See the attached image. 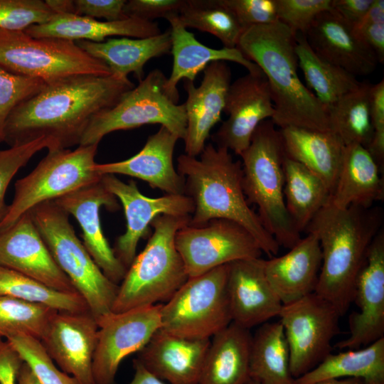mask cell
Masks as SVG:
<instances>
[{
	"mask_svg": "<svg viewBox=\"0 0 384 384\" xmlns=\"http://www.w3.org/2000/svg\"><path fill=\"white\" fill-rule=\"evenodd\" d=\"M134 87L129 78L112 74L78 76L46 85L12 110L4 142L12 146L45 137L50 143L48 150L79 146L92 117L113 107Z\"/></svg>",
	"mask_w": 384,
	"mask_h": 384,
	"instance_id": "1",
	"label": "cell"
},
{
	"mask_svg": "<svg viewBox=\"0 0 384 384\" xmlns=\"http://www.w3.org/2000/svg\"><path fill=\"white\" fill-rule=\"evenodd\" d=\"M383 221L380 208L351 206L339 209L329 203L305 230L317 237L321 250L315 293L330 302L341 316L353 303L357 276Z\"/></svg>",
	"mask_w": 384,
	"mask_h": 384,
	"instance_id": "2",
	"label": "cell"
},
{
	"mask_svg": "<svg viewBox=\"0 0 384 384\" xmlns=\"http://www.w3.org/2000/svg\"><path fill=\"white\" fill-rule=\"evenodd\" d=\"M176 170L184 181V194L194 205L190 225H202L213 219L233 221L253 236L262 252L270 257L277 255L280 246L245 196L241 161L234 160L229 150L208 143L198 158L178 156Z\"/></svg>",
	"mask_w": 384,
	"mask_h": 384,
	"instance_id": "3",
	"label": "cell"
},
{
	"mask_svg": "<svg viewBox=\"0 0 384 384\" xmlns=\"http://www.w3.org/2000/svg\"><path fill=\"white\" fill-rule=\"evenodd\" d=\"M296 37L277 21L245 29L237 48L267 78L274 107L271 120L276 127L331 131L324 107L299 76Z\"/></svg>",
	"mask_w": 384,
	"mask_h": 384,
	"instance_id": "4",
	"label": "cell"
},
{
	"mask_svg": "<svg viewBox=\"0 0 384 384\" xmlns=\"http://www.w3.org/2000/svg\"><path fill=\"white\" fill-rule=\"evenodd\" d=\"M284 152L279 129L272 120L262 122L248 147L240 155L242 188L249 204L279 246L290 249L302 238L286 208Z\"/></svg>",
	"mask_w": 384,
	"mask_h": 384,
	"instance_id": "5",
	"label": "cell"
},
{
	"mask_svg": "<svg viewBox=\"0 0 384 384\" xmlns=\"http://www.w3.org/2000/svg\"><path fill=\"white\" fill-rule=\"evenodd\" d=\"M190 218L161 215L152 220L153 233L119 284L112 312L167 302L187 281L188 276L176 247L175 235L189 223Z\"/></svg>",
	"mask_w": 384,
	"mask_h": 384,
	"instance_id": "6",
	"label": "cell"
},
{
	"mask_svg": "<svg viewBox=\"0 0 384 384\" xmlns=\"http://www.w3.org/2000/svg\"><path fill=\"white\" fill-rule=\"evenodd\" d=\"M53 258L86 302L95 319L112 312L119 284L95 262L69 221V214L53 201L30 210Z\"/></svg>",
	"mask_w": 384,
	"mask_h": 384,
	"instance_id": "7",
	"label": "cell"
},
{
	"mask_svg": "<svg viewBox=\"0 0 384 384\" xmlns=\"http://www.w3.org/2000/svg\"><path fill=\"white\" fill-rule=\"evenodd\" d=\"M0 68L46 85L82 75L108 76L109 68L75 41L36 38L24 31L0 28Z\"/></svg>",
	"mask_w": 384,
	"mask_h": 384,
	"instance_id": "8",
	"label": "cell"
},
{
	"mask_svg": "<svg viewBox=\"0 0 384 384\" xmlns=\"http://www.w3.org/2000/svg\"><path fill=\"white\" fill-rule=\"evenodd\" d=\"M97 147L91 144L79 145L74 150H48L30 174L15 183L14 198L0 223V231L38 205L100 181L102 176L95 170Z\"/></svg>",
	"mask_w": 384,
	"mask_h": 384,
	"instance_id": "9",
	"label": "cell"
},
{
	"mask_svg": "<svg viewBox=\"0 0 384 384\" xmlns=\"http://www.w3.org/2000/svg\"><path fill=\"white\" fill-rule=\"evenodd\" d=\"M167 78L159 69L151 70L137 86L126 92L112 107L92 117L80 145L99 144L107 134L145 124H159L179 139L186 133L184 103L178 105L166 94Z\"/></svg>",
	"mask_w": 384,
	"mask_h": 384,
	"instance_id": "10",
	"label": "cell"
},
{
	"mask_svg": "<svg viewBox=\"0 0 384 384\" xmlns=\"http://www.w3.org/2000/svg\"><path fill=\"white\" fill-rule=\"evenodd\" d=\"M228 264L188 277L161 305V329L188 338H210L232 323Z\"/></svg>",
	"mask_w": 384,
	"mask_h": 384,
	"instance_id": "11",
	"label": "cell"
},
{
	"mask_svg": "<svg viewBox=\"0 0 384 384\" xmlns=\"http://www.w3.org/2000/svg\"><path fill=\"white\" fill-rule=\"evenodd\" d=\"M289 350L290 371L296 379L331 353L341 316L327 300L314 292L283 304L278 316Z\"/></svg>",
	"mask_w": 384,
	"mask_h": 384,
	"instance_id": "12",
	"label": "cell"
},
{
	"mask_svg": "<svg viewBox=\"0 0 384 384\" xmlns=\"http://www.w3.org/2000/svg\"><path fill=\"white\" fill-rule=\"evenodd\" d=\"M175 245L188 277L237 260L260 258L263 253L245 228L226 219L185 225L176 233Z\"/></svg>",
	"mask_w": 384,
	"mask_h": 384,
	"instance_id": "13",
	"label": "cell"
},
{
	"mask_svg": "<svg viewBox=\"0 0 384 384\" xmlns=\"http://www.w3.org/2000/svg\"><path fill=\"white\" fill-rule=\"evenodd\" d=\"M161 304L110 312L97 319L92 362L96 384H114L120 363L141 351L161 326Z\"/></svg>",
	"mask_w": 384,
	"mask_h": 384,
	"instance_id": "14",
	"label": "cell"
},
{
	"mask_svg": "<svg viewBox=\"0 0 384 384\" xmlns=\"http://www.w3.org/2000/svg\"><path fill=\"white\" fill-rule=\"evenodd\" d=\"M101 181L123 206L126 230L117 238L112 249L127 269L137 255L139 241L147 235L155 218L161 215L191 216L194 210L192 200L185 194H165L151 198L139 191L134 181L125 183L115 175H104Z\"/></svg>",
	"mask_w": 384,
	"mask_h": 384,
	"instance_id": "15",
	"label": "cell"
},
{
	"mask_svg": "<svg viewBox=\"0 0 384 384\" xmlns=\"http://www.w3.org/2000/svg\"><path fill=\"white\" fill-rule=\"evenodd\" d=\"M228 118L211 136L217 146L240 156L250 145L259 124L270 119L274 107L268 82L263 73L241 76L230 84L224 110Z\"/></svg>",
	"mask_w": 384,
	"mask_h": 384,
	"instance_id": "16",
	"label": "cell"
},
{
	"mask_svg": "<svg viewBox=\"0 0 384 384\" xmlns=\"http://www.w3.org/2000/svg\"><path fill=\"white\" fill-rule=\"evenodd\" d=\"M353 302L358 310L348 317L349 336L336 344L356 349L384 337V232L371 242L357 276Z\"/></svg>",
	"mask_w": 384,
	"mask_h": 384,
	"instance_id": "17",
	"label": "cell"
},
{
	"mask_svg": "<svg viewBox=\"0 0 384 384\" xmlns=\"http://www.w3.org/2000/svg\"><path fill=\"white\" fill-rule=\"evenodd\" d=\"M98 326L90 311H56L41 340L52 360L80 384H96L92 362Z\"/></svg>",
	"mask_w": 384,
	"mask_h": 384,
	"instance_id": "18",
	"label": "cell"
},
{
	"mask_svg": "<svg viewBox=\"0 0 384 384\" xmlns=\"http://www.w3.org/2000/svg\"><path fill=\"white\" fill-rule=\"evenodd\" d=\"M0 266L57 291L78 293L53 258L30 211L0 231Z\"/></svg>",
	"mask_w": 384,
	"mask_h": 384,
	"instance_id": "19",
	"label": "cell"
},
{
	"mask_svg": "<svg viewBox=\"0 0 384 384\" xmlns=\"http://www.w3.org/2000/svg\"><path fill=\"white\" fill-rule=\"evenodd\" d=\"M53 201L78 220L82 230V243L104 274L112 282L121 283L127 269L110 246L103 233L100 216L102 206L112 211L119 208L117 198L100 180Z\"/></svg>",
	"mask_w": 384,
	"mask_h": 384,
	"instance_id": "20",
	"label": "cell"
},
{
	"mask_svg": "<svg viewBox=\"0 0 384 384\" xmlns=\"http://www.w3.org/2000/svg\"><path fill=\"white\" fill-rule=\"evenodd\" d=\"M231 70L225 61L210 63L203 70L199 86L185 80L187 93L185 154L198 156L206 146L212 128L220 121L231 84Z\"/></svg>",
	"mask_w": 384,
	"mask_h": 384,
	"instance_id": "21",
	"label": "cell"
},
{
	"mask_svg": "<svg viewBox=\"0 0 384 384\" xmlns=\"http://www.w3.org/2000/svg\"><path fill=\"white\" fill-rule=\"evenodd\" d=\"M262 261L260 257L228 264L232 322L247 329L278 316L283 305L265 276Z\"/></svg>",
	"mask_w": 384,
	"mask_h": 384,
	"instance_id": "22",
	"label": "cell"
},
{
	"mask_svg": "<svg viewBox=\"0 0 384 384\" xmlns=\"http://www.w3.org/2000/svg\"><path fill=\"white\" fill-rule=\"evenodd\" d=\"M210 338H188L159 329L138 353L145 369L170 384H198Z\"/></svg>",
	"mask_w": 384,
	"mask_h": 384,
	"instance_id": "23",
	"label": "cell"
},
{
	"mask_svg": "<svg viewBox=\"0 0 384 384\" xmlns=\"http://www.w3.org/2000/svg\"><path fill=\"white\" fill-rule=\"evenodd\" d=\"M178 139L166 127L161 126L147 138L137 154L120 161L96 163L95 170L100 176L122 174L139 178L166 194H184L183 178L173 161Z\"/></svg>",
	"mask_w": 384,
	"mask_h": 384,
	"instance_id": "24",
	"label": "cell"
},
{
	"mask_svg": "<svg viewBox=\"0 0 384 384\" xmlns=\"http://www.w3.org/2000/svg\"><path fill=\"white\" fill-rule=\"evenodd\" d=\"M304 36L319 57L354 76L369 75L377 67L374 53L331 9L320 14Z\"/></svg>",
	"mask_w": 384,
	"mask_h": 384,
	"instance_id": "25",
	"label": "cell"
},
{
	"mask_svg": "<svg viewBox=\"0 0 384 384\" xmlns=\"http://www.w3.org/2000/svg\"><path fill=\"white\" fill-rule=\"evenodd\" d=\"M322 255L317 237L307 233L283 255L263 260V269L282 304L316 291Z\"/></svg>",
	"mask_w": 384,
	"mask_h": 384,
	"instance_id": "26",
	"label": "cell"
},
{
	"mask_svg": "<svg viewBox=\"0 0 384 384\" xmlns=\"http://www.w3.org/2000/svg\"><path fill=\"white\" fill-rule=\"evenodd\" d=\"M166 20L170 23L171 37V53L173 66L167 78L164 89L169 97L178 104L179 94L177 85L181 80L193 82L197 75L212 62L231 61L245 68L248 73H262L260 68L248 60L238 48H213L201 43L179 20L178 14H173Z\"/></svg>",
	"mask_w": 384,
	"mask_h": 384,
	"instance_id": "27",
	"label": "cell"
},
{
	"mask_svg": "<svg viewBox=\"0 0 384 384\" xmlns=\"http://www.w3.org/2000/svg\"><path fill=\"white\" fill-rule=\"evenodd\" d=\"M24 31L36 38L97 43L105 41L108 37L143 38L162 32L157 23L137 18L107 21L73 14H55L46 23L33 25Z\"/></svg>",
	"mask_w": 384,
	"mask_h": 384,
	"instance_id": "28",
	"label": "cell"
},
{
	"mask_svg": "<svg viewBox=\"0 0 384 384\" xmlns=\"http://www.w3.org/2000/svg\"><path fill=\"white\" fill-rule=\"evenodd\" d=\"M383 171L367 149L358 144L345 146L329 203L336 208H369L384 198Z\"/></svg>",
	"mask_w": 384,
	"mask_h": 384,
	"instance_id": "29",
	"label": "cell"
},
{
	"mask_svg": "<svg viewBox=\"0 0 384 384\" xmlns=\"http://www.w3.org/2000/svg\"><path fill=\"white\" fill-rule=\"evenodd\" d=\"M279 131L285 156L319 177L331 194L345 148L341 139L331 131L292 126Z\"/></svg>",
	"mask_w": 384,
	"mask_h": 384,
	"instance_id": "30",
	"label": "cell"
},
{
	"mask_svg": "<svg viewBox=\"0 0 384 384\" xmlns=\"http://www.w3.org/2000/svg\"><path fill=\"white\" fill-rule=\"evenodd\" d=\"M91 56L103 62L112 75L128 78L132 73L139 80L144 78V67L151 58L171 53L170 29L143 38H110L103 42L75 41Z\"/></svg>",
	"mask_w": 384,
	"mask_h": 384,
	"instance_id": "31",
	"label": "cell"
},
{
	"mask_svg": "<svg viewBox=\"0 0 384 384\" xmlns=\"http://www.w3.org/2000/svg\"><path fill=\"white\" fill-rule=\"evenodd\" d=\"M250 329L233 322L213 336L198 384H246L252 342Z\"/></svg>",
	"mask_w": 384,
	"mask_h": 384,
	"instance_id": "32",
	"label": "cell"
},
{
	"mask_svg": "<svg viewBox=\"0 0 384 384\" xmlns=\"http://www.w3.org/2000/svg\"><path fill=\"white\" fill-rule=\"evenodd\" d=\"M343 377L362 380L363 384H384V337L360 349L329 353L294 384H312Z\"/></svg>",
	"mask_w": 384,
	"mask_h": 384,
	"instance_id": "33",
	"label": "cell"
},
{
	"mask_svg": "<svg viewBox=\"0 0 384 384\" xmlns=\"http://www.w3.org/2000/svg\"><path fill=\"white\" fill-rule=\"evenodd\" d=\"M249 377L257 384H294L289 350L281 322H265L252 342Z\"/></svg>",
	"mask_w": 384,
	"mask_h": 384,
	"instance_id": "34",
	"label": "cell"
},
{
	"mask_svg": "<svg viewBox=\"0 0 384 384\" xmlns=\"http://www.w3.org/2000/svg\"><path fill=\"white\" fill-rule=\"evenodd\" d=\"M283 169L286 208L296 228L302 233L315 215L329 203L331 192L319 177L286 156Z\"/></svg>",
	"mask_w": 384,
	"mask_h": 384,
	"instance_id": "35",
	"label": "cell"
},
{
	"mask_svg": "<svg viewBox=\"0 0 384 384\" xmlns=\"http://www.w3.org/2000/svg\"><path fill=\"white\" fill-rule=\"evenodd\" d=\"M295 51L306 86L325 110L359 85L356 76L319 57L304 35H297Z\"/></svg>",
	"mask_w": 384,
	"mask_h": 384,
	"instance_id": "36",
	"label": "cell"
},
{
	"mask_svg": "<svg viewBox=\"0 0 384 384\" xmlns=\"http://www.w3.org/2000/svg\"><path fill=\"white\" fill-rule=\"evenodd\" d=\"M371 84L360 82L353 90L326 108L329 128L345 146L358 144L367 148L373 139L370 92Z\"/></svg>",
	"mask_w": 384,
	"mask_h": 384,
	"instance_id": "37",
	"label": "cell"
},
{
	"mask_svg": "<svg viewBox=\"0 0 384 384\" xmlns=\"http://www.w3.org/2000/svg\"><path fill=\"white\" fill-rule=\"evenodd\" d=\"M184 27L210 33L223 47L237 48L243 29L223 0H185L178 13Z\"/></svg>",
	"mask_w": 384,
	"mask_h": 384,
	"instance_id": "38",
	"label": "cell"
},
{
	"mask_svg": "<svg viewBox=\"0 0 384 384\" xmlns=\"http://www.w3.org/2000/svg\"><path fill=\"white\" fill-rule=\"evenodd\" d=\"M0 296L43 304L58 311H90L80 294L57 291L3 266H0Z\"/></svg>",
	"mask_w": 384,
	"mask_h": 384,
	"instance_id": "39",
	"label": "cell"
},
{
	"mask_svg": "<svg viewBox=\"0 0 384 384\" xmlns=\"http://www.w3.org/2000/svg\"><path fill=\"white\" fill-rule=\"evenodd\" d=\"M56 311L43 304L0 296V338L23 334L41 341Z\"/></svg>",
	"mask_w": 384,
	"mask_h": 384,
	"instance_id": "40",
	"label": "cell"
},
{
	"mask_svg": "<svg viewBox=\"0 0 384 384\" xmlns=\"http://www.w3.org/2000/svg\"><path fill=\"white\" fill-rule=\"evenodd\" d=\"M6 340L16 350L41 384H80L74 377L58 368L40 340L23 334Z\"/></svg>",
	"mask_w": 384,
	"mask_h": 384,
	"instance_id": "41",
	"label": "cell"
},
{
	"mask_svg": "<svg viewBox=\"0 0 384 384\" xmlns=\"http://www.w3.org/2000/svg\"><path fill=\"white\" fill-rule=\"evenodd\" d=\"M46 85L42 80L14 75L0 68V143L4 142L6 122L12 110Z\"/></svg>",
	"mask_w": 384,
	"mask_h": 384,
	"instance_id": "42",
	"label": "cell"
},
{
	"mask_svg": "<svg viewBox=\"0 0 384 384\" xmlns=\"http://www.w3.org/2000/svg\"><path fill=\"white\" fill-rule=\"evenodd\" d=\"M55 14L46 1L0 0V28L25 31L48 21Z\"/></svg>",
	"mask_w": 384,
	"mask_h": 384,
	"instance_id": "43",
	"label": "cell"
},
{
	"mask_svg": "<svg viewBox=\"0 0 384 384\" xmlns=\"http://www.w3.org/2000/svg\"><path fill=\"white\" fill-rule=\"evenodd\" d=\"M50 146L48 139L40 137L6 149H0V223L7 210L5 195L12 178L36 153L43 149H48Z\"/></svg>",
	"mask_w": 384,
	"mask_h": 384,
	"instance_id": "44",
	"label": "cell"
},
{
	"mask_svg": "<svg viewBox=\"0 0 384 384\" xmlns=\"http://www.w3.org/2000/svg\"><path fill=\"white\" fill-rule=\"evenodd\" d=\"M331 0H275L278 21L295 35H305L316 18L331 10Z\"/></svg>",
	"mask_w": 384,
	"mask_h": 384,
	"instance_id": "45",
	"label": "cell"
},
{
	"mask_svg": "<svg viewBox=\"0 0 384 384\" xmlns=\"http://www.w3.org/2000/svg\"><path fill=\"white\" fill-rule=\"evenodd\" d=\"M243 31L249 27L278 21L275 0H223Z\"/></svg>",
	"mask_w": 384,
	"mask_h": 384,
	"instance_id": "46",
	"label": "cell"
},
{
	"mask_svg": "<svg viewBox=\"0 0 384 384\" xmlns=\"http://www.w3.org/2000/svg\"><path fill=\"white\" fill-rule=\"evenodd\" d=\"M373 139L368 150L383 170L384 164V80L371 85L370 92Z\"/></svg>",
	"mask_w": 384,
	"mask_h": 384,
	"instance_id": "47",
	"label": "cell"
},
{
	"mask_svg": "<svg viewBox=\"0 0 384 384\" xmlns=\"http://www.w3.org/2000/svg\"><path fill=\"white\" fill-rule=\"evenodd\" d=\"M185 0H129L126 1L124 13L127 17H134L147 21L157 18H167L178 14Z\"/></svg>",
	"mask_w": 384,
	"mask_h": 384,
	"instance_id": "48",
	"label": "cell"
},
{
	"mask_svg": "<svg viewBox=\"0 0 384 384\" xmlns=\"http://www.w3.org/2000/svg\"><path fill=\"white\" fill-rule=\"evenodd\" d=\"M126 0H75L74 14L107 21L127 18L124 13Z\"/></svg>",
	"mask_w": 384,
	"mask_h": 384,
	"instance_id": "49",
	"label": "cell"
},
{
	"mask_svg": "<svg viewBox=\"0 0 384 384\" xmlns=\"http://www.w3.org/2000/svg\"><path fill=\"white\" fill-rule=\"evenodd\" d=\"M23 360L6 340L0 338V384H16Z\"/></svg>",
	"mask_w": 384,
	"mask_h": 384,
	"instance_id": "50",
	"label": "cell"
},
{
	"mask_svg": "<svg viewBox=\"0 0 384 384\" xmlns=\"http://www.w3.org/2000/svg\"><path fill=\"white\" fill-rule=\"evenodd\" d=\"M352 29L355 36L375 55L378 63L384 62V23H376Z\"/></svg>",
	"mask_w": 384,
	"mask_h": 384,
	"instance_id": "51",
	"label": "cell"
},
{
	"mask_svg": "<svg viewBox=\"0 0 384 384\" xmlns=\"http://www.w3.org/2000/svg\"><path fill=\"white\" fill-rule=\"evenodd\" d=\"M373 0H331V9L353 26L366 14Z\"/></svg>",
	"mask_w": 384,
	"mask_h": 384,
	"instance_id": "52",
	"label": "cell"
},
{
	"mask_svg": "<svg viewBox=\"0 0 384 384\" xmlns=\"http://www.w3.org/2000/svg\"><path fill=\"white\" fill-rule=\"evenodd\" d=\"M376 23H384V1L373 0L363 16L351 28L357 29Z\"/></svg>",
	"mask_w": 384,
	"mask_h": 384,
	"instance_id": "53",
	"label": "cell"
},
{
	"mask_svg": "<svg viewBox=\"0 0 384 384\" xmlns=\"http://www.w3.org/2000/svg\"><path fill=\"white\" fill-rule=\"evenodd\" d=\"M134 374L129 384H166L149 373L136 358L133 361Z\"/></svg>",
	"mask_w": 384,
	"mask_h": 384,
	"instance_id": "54",
	"label": "cell"
},
{
	"mask_svg": "<svg viewBox=\"0 0 384 384\" xmlns=\"http://www.w3.org/2000/svg\"><path fill=\"white\" fill-rule=\"evenodd\" d=\"M46 2L55 14H73L74 1L71 0H46Z\"/></svg>",
	"mask_w": 384,
	"mask_h": 384,
	"instance_id": "55",
	"label": "cell"
},
{
	"mask_svg": "<svg viewBox=\"0 0 384 384\" xmlns=\"http://www.w3.org/2000/svg\"><path fill=\"white\" fill-rule=\"evenodd\" d=\"M16 384H41L31 368L25 363L22 364L17 375Z\"/></svg>",
	"mask_w": 384,
	"mask_h": 384,
	"instance_id": "56",
	"label": "cell"
},
{
	"mask_svg": "<svg viewBox=\"0 0 384 384\" xmlns=\"http://www.w3.org/2000/svg\"><path fill=\"white\" fill-rule=\"evenodd\" d=\"M312 384H363L362 380L355 378L345 379H329L316 382Z\"/></svg>",
	"mask_w": 384,
	"mask_h": 384,
	"instance_id": "57",
	"label": "cell"
},
{
	"mask_svg": "<svg viewBox=\"0 0 384 384\" xmlns=\"http://www.w3.org/2000/svg\"><path fill=\"white\" fill-rule=\"evenodd\" d=\"M246 384H257L256 383L253 382L252 380H251L250 379H249V380L247 382Z\"/></svg>",
	"mask_w": 384,
	"mask_h": 384,
	"instance_id": "58",
	"label": "cell"
}]
</instances>
